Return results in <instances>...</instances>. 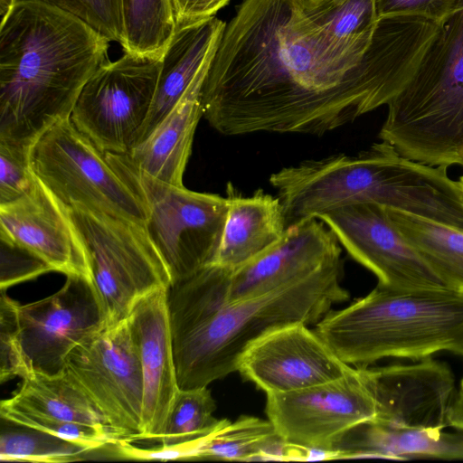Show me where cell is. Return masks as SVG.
<instances>
[{
    "label": "cell",
    "instance_id": "52a82bcc",
    "mask_svg": "<svg viewBox=\"0 0 463 463\" xmlns=\"http://www.w3.org/2000/svg\"><path fill=\"white\" fill-rule=\"evenodd\" d=\"M65 210L83 249L105 327L127 319L142 298L171 285L145 225L80 207Z\"/></svg>",
    "mask_w": 463,
    "mask_h": 463
},
{
    "label": "cell",
    "instance_id": "836d02e7",
    "mask_svg": "<svg viewBox=\"0 0 463 463\" xmlns=\"http://www.w3.org/2000/svg\"><path fill=\"white\" fill-rule=\"evenodd\" d=\"M1 279L5 290L20 282L52 271V267L38 255L11 240L0 236Z\"/></svg>",
    "mask_w": 463,
    "mask_h": 463
},
{
    "label": "cell",
    "instance_id": "e575fe53",
    "mask_svg": "<svg viewBox=\"0 0 463 463\" xmlns=\"http://www.w3.org/2000/svg\"><path fill=\"white\" fill-rule=\"evenodd\" d=\"M459 0H375L379 19L394 16H419L437 23L445 21Z\"/></svg>",
    "mask_w": 463,
    "mask_h": 463
},
{
    "label": "cell",
    "instance_id": "ffe728a7",
    "mask_svg": "<svg viewBox=\"0 0 463 463\" xmlns=\"http://www.w3.org/2000/svg\"><path fill=\"white\" fill-rule=\"evenodd\" d=\"M211 61L154 130L123 153L136 168L159 181L184 185L183 176L191 156L194 132L203 116L201 89Z\"/></svg>",
    "mask_w": 463,
    "mask_h": 463
},
{
    "label": "cell",
    "instance_id": "5b68a950",
    "mask_svg": "<svg viewBox=\"0 0 463 463\" xmlns=\"http://www.w3.org/2000/svg\"><path fill=\"white\" fill-rule=\"evenodd\" d=\"M387 107L382 141L418 162L463 166V0Z\"/></svg>",
    "mask_w": 463,
    "mask_h": 463
},
{
    "label": "cell",
    "instance_id": "d6986e66",
    "mask_svg": "<svg viewBox=\"0 0 463 463\" xmlns=\"http://www.w3.org/2000/svg\"><path fill=\"white\" fill-rule=\"evenodd\" d=\"M225 25L226 23L215 16L176 24L162 56L151 109L137 144L144 140L174 109L199 71L212 60Z\"/></svg>",
    "mask_w": 463,
    "mask_h": 463
},
{
    "label": "cell",
    "instance_id": "30bf717a",
    "mask_svg": "<svg viewBox=\"0 0 463 463\" xmlns=\"http://www.w3.org/2000/svg\"><path fill=\"white\" fill-rule=\"evenodd\" d=\"M64 371L94 402L117 437L141 440L143 378L128 319L76 345Z\"/></svg>",
    "mask_w": 463,
    "mask_h": 463
},
{
    "label": "cell",
    "instance_id": "277c9868",
    "mask_svg": "<svg viewBox=\"0 0 463 463\" xmlns=\"http://www.w3.org/2000/svg\"><path fill=\"white\" fill-rule=\"evenodd\" d=\"M316 326L336 356L354 367L387 357L421 360L442 351L463 356V291L377 285Z\"/></svg>",
    "mask_w": 463,
    "mask_h": 463
},
{
    "label": "cell",
    "instance_id": "f35d334b",
    "mask_svg": "<svg viewBox=\"0 0 463 463\" xmlns=\"http://www.w3.org/2000/svg\"><path fill=\"white\" fill-rule=\"evenodd\" d=\"M458 392H459V393H462V394H463V378H462V380L460 381L459 390L458 391Z\"/></svg>",
    "mask_w": 463,
    "mask_h": 463
},
{
    "label": "cell",
    "instance_id": "74e56055",
    "mask_svg": "<svg viewBox=\"0 0 463 463\" xmlns=\"http://www.w3.org/2000/svg\"><path fill=\"white\" fill-rule=\"evenodd\" d=\"M15 4L16 0H0L1 21L5 18Z\"/></svg>",
    "mask_w": 463,
    "mask_h": 463
},
{
    "label": "cell",
    "instance_id": "2e32d148",
    "mask_svg": "<svg viewBox=\"0 0 463 463\" xmlns=\"http://www.w3.org/2000/svg\"><path fill=\"white\" fill-rule=\"evenodd\" d=\"M342 246L320 220L309 219L287 228L271 248L231 271L227 302L275 290L341 260Z\"/></svg>",
    "mask_w": 463,
    "mask_h": 463
},
{
    "label": "cell",
    "instance_id": "ab89813d",
    "mask_svg": "<svg viewBox=\"0 0 463 463\" xmlns=\"http://www.w3.org/2000/svg\"><path fill=\"white\" fill-rule=\"evenodd\" d=\"M459 181H460V182L462 183V184H463V175H461V176L459 177Z\"/></svg>",
    "mask_w": 463,
    "mask_h": 463
},
{
    "label": "cell",
    "instance_id": "ba28073f",
    "mask_svg": "<svg viewBox=\"0 0 463 463\" xmlns=\"http://www.w3.org/2000/svg\"><path fill=\"white\" fill-rule=\"evenodd\" d=\"M30 164L64 209L84 208L145 225L147 209L141 199L71 118L38 137L30 149Z\"/></svg>",
    "mask_w": 463,
    "mask_h": 463
},
{
    "label": "cell",
    "instance_id": "f546056e",
    "mask_svg": "<svg viewBox=\"0 0 463 463\" xmlns=\"http://www.w3.org/2000/svg\"><path fill=\"white\" fill-rule=\"evenodd\" d=\"M0 414L1 419L5 420L52 434L90 450L100 449L106 445H113L120 440L118 438L90 425L33 413L9 406L2 402Z\"/></svg>",
    "mask_w": 463,
    "mask_h": 463
},
{
    "label": "cell",
    "instance_id": "1f68e13d",
    "mask_svg": "<svg viewBox=\"0 0 463 463\" xmlns=\"http://www.w3.org/2000/svg\"><path fill=\"white\" fill-rule=\"evenodd\" d=\"M44 4L67 12L92 27L109 42L121 46L125 31L121 0H16Z\"/></svg>",
    "mask_w": 463,
    "mask_h": 463
},
{
    "label": "cell",
    "instance_id": "5bb4252c",
    "mask_svg": "<svg viewBox=\"0 0 463 463\" xmlns=\"http://www.w3.org/2000/svg\"><path fill=\"white\" fill-rule=\"evenodd\" d=\"M352 367L340 360L315 330L295 323L252 343L241 356L238 372L271 394L331 382Z\"/></svg>",
    "mask_w": 463,
    "mask_h": 463
},
{
    "label": "cell",
    "instance_id": "3957f363",
    "mask_svg": "<svg viewBox=\"0 0 463 463\" xmlns=\"http://www.w3.org/2000/svg\"><path fill=\"white\" fill-rule=\"evenodd\" d=\"M109 41L58 8L17 2L0 23V141L30 149L71 118Z\"/></svg>",
    "mask_w": 463,
    "mask_h": 463
},
{
    "label": "cell",
    "instance_id": "4dcf8cb0",
    "mask_svg": "<svg viewBox=\"0 0 463 463\" xmlns=\"http://www.w3.org/2000/svg\"><path fill=\"white\" fill-rule=\"evenodd\" d=\"M19 303L5 290L0 297V383L14 378L22 379L33 373L26 357L21 333Z\"/></svg>",
    "mask_w": 463,
    "mask_h": 463
},
{
    "label": "cell",
    "instance_id": "603a6c76",
    "mask_svg": "<svg viewBox=\"0 0 463 463\" xmlns=\"http://www.w3.org/2000/svg\"><path fill=\"white\" fill-rule=\"evenodd\" d=\"M315 39L337 61L360 63L375 34V0H297Z\"/></svg>",
    "mask_w": 463,
    "mask_h": 463
},
{
    "label": "cell",
    "instance_id": "8fae6325",
    "mask_svg": "<svg viewBox=\"0 0 463 463\" xmlns=\"http://www.w3.org/2000/svg\"><path fill=\"white\" fill-rule=\"evenodd\" d=\"M266 414L284 440L330 452L350 428L376 415V405L359 367L344 376L296 392L267 394Z\"/></svg>",
    "mask_w": 463,
    "mask_h": 463
},
{
    "label": "cell",
    "instance_id": "8d00e7d4",
    "mask_svg": "<svg viewBox=\"0 0 463 463\" xmlns=\"http://www.w3.org/2000/svg\"><path fill=\"white\" fill-rule=\"evenodd\" d=\"M449 426L463 432V394L457 392L449 414Z\"/></svg>",
    "mask_w": 463,
    "mask_h": 463
},
{
    "label": "cell",
    "instance_id": "e0dca14e",
    "mask_svg": "<svg viewBox=\"0 0 463 463\" xmlns=\"http://www.w3.org/2000/svg\"><path fill=\"white\" fill-rule=\"evenodd\" d=\"M166 289L142 298L128 317L143 378V435L159 440L179 386L169 326Z\"/></svg>",
    "mask_w": 463,
    "mask_h": 463
},
{
    "label": "cell",
    "instance_id": "4316f807",
    "mask_svg": "<svg viewBox=\"0 0 463 463\" xmlns=\"http://www.w3.org/2000/svg\"><path fill=\"white\" fill-rule=\"evenodd\" d=\"M124 52L163 56L175 31L173 0H121Z\"/></svg>",
    "mask_w": 463,
    "mask_h": 463
},
{
    "label": "cell",
    "instance_id": "7402d4cb",
    "mask_svg": "<svg viewBox=\"0 0 463 463\" xmlns=\"http://www.w3.org/2000/svg\"><path fill=\"white\" fill-rule=\"evenodd\" d=\"M229 209L214 264L234 270L275 245L287 226L277 196L259 189L251 196L235 193L227 184Z\"/></svg>",
    "mask_w": 463,
    "mask_h": 463
},
{
    "label": "cell",
    "instance_id": "d590c367",
    "mask_svg": "<svg viewBox=\"0 0 463 463\" xmlns=\"http://www.w3.org/2000/svg\"><path fill=\"white\" fill-rule=\"evenodd\" d=\"M230 0H173L176 24L213 17Z\"/></svg>",
    "mask_w": 463,
    "mask_h": 463
},
{
    "label": "cell",
    "instance_id": "f1b7e54d",
    "mask_svg": "<svg viewBox=\"0 0 463 463\" xmlns=\"http://www.w3.org/2000/svg\"><path fill=\"white\" fill-rule=\"evenodd\" d=\"M16 425V428L2 430L1 461L71 462L82 459L83 455L90 451L52 434Z\"/></svg>",
    "mask_w": 463,
    "mask_h": 463
},
{
    "label": "cell",
    "instance_id": "cb8c5ba5",
    "mask_svg": "<svg viewBox=\"0 0 463 463\" xmlns=\"http://www.w3.org/2000/svg\"><path fill=\"white\" fill-rule=\"evenodd\" d=\"M2 402L33 413L90 425L117 437L94 402L64 370L56 374L33 373L23 379L11 398Z\"/></svg>",
    "mask_w": 463,
    "mask_h": 463
},
{
    "label": "cell",
    "instance_id": "9a60e30c",
    "mask_svg": "<svg viewBox=\"0 0 463 463\" xmlns=\"http://www.w3.org/2000/svg\"><path fill=\"white\" fill-rule=\"evenodd\" d=\"M376 405V422L402 428L449 427L457 391L447 364L427 357L411 364L359 367Z\"/></svg>",
    "mask_w": 463,
    "mask_h": 463
},
{
    "label": "cell",
    "instance_id": "484cf974",
    "mask_svg": "<svg viewBox=\"0 0 463 463\" xmlns=\"http://www.w3.org/2000/svg\"><path fill=\"white\" fill-rule=\"evenodd\" d=\"M239 461L293 460L294 447L279 434L269 420L241 416L217 429L202 448L198 459Z\"/></svg>",
    "mask_w": 463,
    "mask_h": 463
},
{
    "label": "cell",
    "instance_id": "d4e9b609",
    "mask_svg": "<svg viewBox=\"0 0 463 463\" xmlns=\"http://www.w3.org/2000/svg\"><path fill=\"white\" fill-rule=\"evenodd\" d=\"M405 239L447 287L463 291V231L387 208Z\"/></svg>",
    "mask_w": 463,
    "mask_h": 463
},
{
    "label": "cell",
    "instance_id": "4fadbf2b",
    "mask_svg": "<svg viewBox=\"0 0 463 463\" xmlns=\"http://www.w3.org/2000/svg\"><path fill=\"white\" fill-rule=\"evenodd\" d=\"M24 349L33 373L56 374L79 344L105 327L90 278L67 275L63 286L40 300L19 304Z\"/></svg>",
    "mask_w": 463,
    "mask_h": 463
},
{
    "label": "cell",
    "instance_id": "6da1fadb",
    "mask_svg": "<svg viewBox=\"0 0 463 463\" xmlns=\"http://www.w3.org/2000/svg\"><path fill=\"white\" fill-rule=\"evenodd\" d=\"M428 45L416 20L383 18L360 63L337 61L318 45L297 0H243L204 76L203 117L225 136H322L387 106Z\"/></svg>",
    "mask_w": 463,
    "mask_h": 463
},
{
    "label": "cell",
    "instance_id": "7a4b0ae2",
    "mask_svg": "<svg viewBox=\"0 0 463 463\" xmlns=\"http://www.w3.org/2000/svg\"><path fill=\"white\" fill-rule=\"evenodd\" d=\"M231 269L210 265L172 283L166 304L179 389L206 387L238 371L244 351L290 324H317L348 299L342 261L275 290L227 302Z\"/></svg>",
    "mask_w": 463,
    "mask_h": 463
},
{
    "label": "cell",
    "instance_id": "ac0fdd59",
    "mask_svg": "<svg viewBox=\"0 0 463 463\" xmlns=\"http://www.w3.org/2000/svg\"><path fill=\"white\" fill-rule=\"evenodd\" d=\"M0 236L30 250L54 271L90 278L66 210L38 179L28 193L0 204Z\"/></svg>",
    "mask_w": 463,
    "mask_h": 463
},
{
    "label": "cell",
    "instance_id": "7c38bea8",
    "mask_svg": "<svg viewBox=\"0 0 463 463\" xmlns=\"http://www.w3.org/2000/svg\"><path fill=\"white\" fill-rule=\"evenodd\" d=\"M317 219L355 261L376 276L378 285L402 289L447 287L405 239L387 208L359 203L326 211Z\"/></svg>",
    "mask_w": 463,
    "mask_h": 463
},
{
    "label": "cell",
    "instance_id": "83f0119b",
    "mask_svg": "<svg viewBox=\"0 0 463 463\" xmlns=\"http://www.w3.org/2000/svg\"><path fill=\"white\" fill-rule=\"evenodd\" d=\"M215 409V401L207 386L179 389L158 441L164 445L175 444L214 431L226 420L213 416Z\"/></svg>",
    "mask_w": 463,
    "mask_h": 463
},
{
    "label": "cell",
    "instance_id": "d6a6232c",
    "mask_svg": "<svg viewBox=\"0 0 463 463\" xmlns=\"http://www.w3.org/2000/svg\"><path fill=\"white\" fill-rule=\"evenodd\" d=\"M30 149L0 141V204L20 198L33 187L37 178L31 167Z\"/></svg>",
    "mask_w": 463,
    "mask_h": 463
},
{
    "label": "cell",
    "instance_id": "44dd1931",
    "mask_svg": "<svg viewBox=\"0 0 463 463\" xmlns=\"http://www.w3.org/2000/svg\"><path fill=\"white\" fill-rule=\"evenodd\" d=\"M335 458L416 457L463 459V433L440 429L393 427L367 420L343 433L333 444Z\"/></svg>",
    "mask_w": 463,
    "mask_h": 463
},
{
    "label": "cell",
    "instance_id": "9c48e42d",
    "mask_svg": "<svg viewBox=\"0 0 463 463\" xmlns=\"http://www.w3.org/2000/svg\"><path fill=\"white\" fill-rule=\"evenodd\" d=\"M161 63L162 56L128 52L106 61L83 86L71 122L100 151L128 152L149 114Z\"/></svg>",
    "mask_w": 463,
    "mask_h": 463
},
{
    "label": "cell",
    "instance_id": "8992f818",
    "mask_svg": "<svg viewBox=\"0 0 463 463\" xmlns=\"http://www.w3.org/2000/svg\"><path fill=\"white\" fill-rule=\"evenodd\" d=\"M105 154L146 207L145 228L169 271L171 284L214 264L228 198L159 181L136 168L123 153Z\"/></svg>",
    "mask_w": 463,
    "mask_h": 463
}]
</instances>
